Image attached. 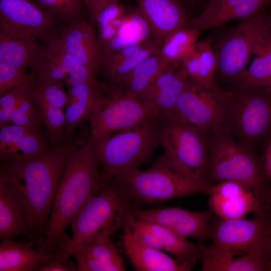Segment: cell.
<instances>
[{"mask_svg": "<svg viewBox=\"0 0 271 271\" xmlns=\"http://www.w3.org/2000/svg\"><path fill=\"white\" fill-rule=\"evenodd\" d=\"M138 204L150 205L191 194H208L212 184L200 180L165 154L146 170L123 171L113 176Z\"/></svg>", "mask_w": 271, "mask_h": 271, "instance_id": "3", "label": "cell"}, {"mask_svg": "<svg viewBox=\"0 0 271 271\" xmlns=\"http://www.w3.org/2000/svg\"><path fill=\"white\" fill-rule=\"evenodd\" d=\"M123 245L130 263L137 271H187L175 259L161 250L138 240L129 226H124Z\"/></svg>", "mask_w": 271, "mask_h": 271, "instance_id": "23", "label": "cell"}, {"mask_svg": "<svg viewBox=\"0 0 271 271\" xmlns=\"http://www.w3.org/2000/svg\"><path fill=\"white\" fill-rule=\"evenodd\" d=\"M100 164L89 141L71 143L43 240L36 249L57 253L70 239L65 230L86 203L103 187Z\"/></svg>", "mask_w": 271, "mask_h": 271, "instance_id": "2", "label": "cell"}, {"mask_svg": "<svg viewBox=\"0 0 271 271\" xmlns=\"http://www.w3.org/2000/svg\"><path fill=\"white\" fill-rule=\"evenodd\" d=\"M268 21H269L270 27H271V17L269 18H268Z\"/></svg>", "mask_w": 271, "mask_h": 271, "instance_id": "50", "label": "cell"}, {"mask_svg": "<svg viewBox=\"0 0 271 271\" xmlns=\"http://www.w3.org/2000/svg\"><path fill=\"white\" fill-rule=\"evenodd\" d=\"M106 96L99 93L88 116L93 142L131 129L156 117L137 96L111 87Z\"/></svg>", "mask_w": 271, "mask_h": 271, "instance_id": "10", "label": "cell"}, {"mask_svg": "<svg viewBox=\"0 0 271 271\" xmlns=\"http://www.w3.org/2000/svg\"><path fill=\"white\" fill-rule=\"evenodd\" d=\"M134 203L124 186L114 177H110L73 219L72 236L56 257L69 259L83 242L93 235L104 230L115 232L124 227L136 208Z\"/></svg>", "mask_w": 271, "mask_h": 271, "instance_id": "4", "label": "cell"}, {"mask_svg": "<svg viewBox=\"0 0 271 271\" xmlns=\"http://www.w3.org/2000/svg\"><path fill=\"white\" fill-rule=\"evenodd\" d=\"M158 118L162 127L161 145L165 154L194 177L210 183L207 131L188 124L172 114Z\"/></svg>", "mask_w": 271, "mask_h": 271, "instance_id": "9", "label": "cell"}, {"mask_svg": "<svg viewBox=\"0 0 271 271\" xmlns=\"http://www.w3.org/2000/svg\"><path fill=\"white\" fill-rule=\"evenodd\" d=\"M65 51L97 76L102 69L103 54L91 25L80 20L60 31L58 37Z\"/></svg>", "mask_w": 271, "mask_h": 271, "instance_id": "18", "label": "cell"}, {"mask_svg": "<svg viewBox=\"0 0 271 271\" xmlns=\"http://www.w3.org/2000/svg\"><path fill=\"white\" fill-rule=\"evenodd\" d=\"M45 12L56 20L69 23L80 20L82 13L80 0H35Z\"/></svg>", "mask_w": 271, "mask_h": 271, "instance_id": "40", "label": "cell"}, {"mask_svg": "<svg viewBox=\"0 0 271 271\" xmlns=\"http://www.w3.org/2000/svg\"><path fill=\"white\" fill-rule=\"evenodd\" d=\"M264 141L266 145L271 144V127Z\"/></svg>", "mask_w": 271, "mask_h": 271, "instance_id": "46", "label": "cell"}, {"mask_svg": "<svg viewBox=\"0 0 271 271\" xmlns=\"http://www.w3.org/2000/svg\"><path fill=\"white\" fill-rule=\"evenodd\" d=\"M114 1H119V0H90L87 10L92 19L94 20L97 14L103 7Z\"/></svg>", "mask_w": 271, "mask_h": 271, "instance_id": "44", "label": "cell"}, {"mask_svg": "<svg viewBox=\"0 0 271 271\" xmlns=\"http://www.w3.org/2000/svg\"><path fill=\"white\" fill-rule=\"evenodd\" d=\"M126 10L119 1H114L105 5L98 13L94 21L98 24L101 46L115 35Z\"/></svg>", "mask_w": 271, "mask_h": 271, "instance_id": "37", "label": "cell"}, {"mask_svg": "<svg viewBox=\"0 0 271 271\" xmlns=\"http://www.w3.org/2000/svg\"><path fill=\"white\" fill-rule=\"evenodd\" d=\"M33 85L26 87L19 97L11 121L17 125L40 130L43 120L31 95Z\"/></svg>", "mask_w": 271, "mask_h": 271, "instance_id": "36", "label": "cell"}, {"mask_svg": "<svg viewBox=\"0 0 271 271\" xmlns=\"http://www.w3.org/2000/svg\"><path fill=\"white\" fill-rule=\"evenodd\" d=\"M225 91L191 80L179 97L172 115L205 131L220 128Z\"/></svg>", "mask_w": 271, "mask_h": 271, "instance_id": "12", "label": "cell"}, {"mask_svg": "<svg viewBox=\"0 0 271 271\" xmlns=\"http://www.w3.org/2000/svg\"><path fill=\"white\" fill-rule=\"evenodd\" d=\"M271 0H210L199 15L191 22L200 32L230 21H243L258 13Z\"/></svg>", "mask_w": 271, "mask_h": 271, "instance_id": "21", "label": "cell"}, {"mask_svg": "<svg viewBox=\"0 0 271 271\" xmlns=\"http://www.w3.org/2000/svg\"><path fill=\"white\" fill-rule=\"evenodd\" d=\"M211 132L209 178L217 183L233 181L246 184L265 203L271 204V178L265 172L263 159L221 128Z\"/></svg>", "mask_w": 271, "mask_h": 271, "instance_id": "5", "label": "cell"}, {"mask_svg": "<svg viewBox=\"0 0 271 271\" xmlns=\"http://www.w3.org/2000/svg\"><path fill=\"white\" fill-rule=\"evenodd\" d=\"M0 128L2 161L18 158L19 152L22 153L21 158H33L42 154L49 148L42 130H33L14 124Z\"/></svg>", "mask_w": 271, "mask_h": 271, "instance_id": "22", "label": "cell"}, {"mask_svg": "<svg viewBox=\"0 0 271 271\" xmlns=\"http://www.w3.org/2000/svg\"><path fill=\"white\" fill-rule=\"evenodd\" d=\"M137 8L161 44L171 33L187 27L189 20L182 0H136Z\"/></svg>", "mask_w": 271, "mask_h": 271, "instance_id": "20", "label": "cell"}, {"mask_svg": "<svg viewBox=\"0 0 271 271\" xmlns=\"http://www.w3.org/2000/svg\"><path fill=\"white\" fill-rule=\"evenodd\" d=\"M161 123L157 117L134 128L90 142L99 161L101 183L119 173L139 169L148 162L161 144Z\"/></svg>", "mask_w": 271, "mask_h": 271, "instance_id": "6", "label": "cell"}, {"mask_svg": "<svg viewBox=\"0 0 271 271\" xmlns=\"http://www.w3.org/2000/svg\"><path fill=\"white\" fill-rule=\"evenodd\" d=\"M145 222L148 227L159 239L163 250L172 254L176 261L184 266L187 271L192 269L200 258L198 245L163 226Z\"/></svg>", "mask_w": 271, "mask_h": 271, "instance_id": "32", "label": "cell"}, {"mask_svg": "<svg viewBox=\"0 0 271 271\" xmlns=\"http://www.w3.org/2000/svg\"><path fill=\"white\" fill-rule=\"evenodd\" d=\"M161 44L156 39L123 48L103 58V68L111 87L119 88L126 77L142 60L158 52Z\"/></svg>", "mask_w": 271, "mask_h": 271, "instance_id": "25", "label": "cell"}, {"mask_svg": "<svg viewBox=\"0 0 271 271\" xmlns=\"http://www.w3.org/2000/svg\"><path fill=\"white\" fill-rule=\"evenodd\" d=\"M200 32L192 26L177 29L163 41L159 52L170 64H180L196 43Z\"/></svg>", "mask_w": 271, "mask_h": 271, "instance_id": "34", "label": "cell"}, {"mask_svg": "<svg viewBox=\"0 0 271 271\" xmlns=\"http://www.w3.org/2000/svg\"><path fill=\"white\" fill-rule=\"evenodd\" d=\"M270 78L271 38L238 78V85L267 87Z\"/></svg>", "mask_w": 271, "mask_h": 271, "instance_id": "35", "label": "cell"}, {"mask_svg": "<svg viewBox=\"0 0 271 271\" xmlns=\"http://www.w3.org/2000/svg\"><path fill=\"white\" fill-rule=\"evenodd\" d=\"M270 37L268 18L259 12L240 21L228 33L216 52L217 70L224 77L238 79L251 55H257Z\"/></svg>", "mask_w": 271, "mask_h": 271, "instance_id": "11", "label": "cell"}, {"mask_svg": "<svg viewBox=\"0 0 271 271\" xmlns=\"http://www.w3.org/2000/svg\"><path fill=\"white\" fill-rule=\"evenodd\" d=\"M21 234L31 240L22 206L0 181V239L8 240Z\"/></svg>", "mask_w": 271, "mask_h": 271, "instance_id": "31", "label": "cell"}, {"mask_svg": "<svg viewBox=\"0 0 271 271\" xmlns=\"http://www.w3.org/2000/svg\"><path fill=\"white\" fill-rule=\"evenodd\" d=\"M267 87L271 90V78L270 79L269 83Z\"/></svg>", "mask_w": 271, "mask_h": 271, "instance_id": "49", "label": "cell"}, {"mask_svg": "<svg viewBox=\"0 0 271 271\" xmlns=\"http://www.w3.org/2000/svg\"><path fill=\"white\" fill-rule=\"evenodd\" d=\"M68 88L66 124L63 142L69 141L77 126L88 117L99 89L94 85L81 83Z\"/></svg>", "mask_w": 271, "mask_h": 271, "instance_id": "30", "label": "cell"}, {"mask_svg": "<svg viewBox=\"0 0 271 271\" xmlns=\"http://www.w3.org/2000/svg\"><path fill=\"white\" fill-rule=\"evenodd\" d=\"M171 65L159 52L152 54L135 66L119 88L138 96Z\"/></svg>", "mask_w": 271, "mask_h": 271, "instance_id": "33", "label": "cell"}, {"mask_svg": "<svg viewBox=\"0 0 271 271\" xmlns=\"http://www.w3.org/2000/svg\"><path fill=\"white\" fill-rule=\"evenodd\" d=\"M36 105L47 128L46 137L52 146L63 143L66 119L62 109L43 104Z\"/></svg>", "mask_w": 271, "mask_h": 271, "instance_id": "39", "label": "cell"}, {"mask_svg": "<svg viewBox=\"0 0 271 271\" xmlns=\"http://www.w3.org/2000/svg\"><path fill=\"white\" fill-rule=\"evenodd\" d=\"M154 39L149 23L138 8H127L115 35L101 46L103 58L123 48Z\"/></svg>", "mask_w": 271, "mask_h": 271, "instance_id": "28", "label": "cell"}, {"mask_svg": "<svg viewBox=\"0 0 271 271\" xmlns=\"http://www.w3.org/2000/svg\"><path fill=\"white\" fill-rule=\"evenodd\" d=\"M209 209L213 215L224 219L245 218L259 212L270 205L265 203L248 185L233 181L212 184L209 190Z\"/></svg>", "mask_w": 271, "mask_h": 271, "instance_id": "14", "label": "cell"}, {"mask_svg": "<svg viewBox=\"0 0 271 271\" xmlns=\"http://www.w3.org/2000/svg\"><path fill=\"white\" fill-rule=\"evenodd\" d=\"M271 127V90L238 85L225 91L220 128L245 147L254 150Z\"/></svg>", "mask_w": 271, "mask_h": 271, "instance_id": "7", "label": "cell"}, {"mask_svg": "<svg viewBox=\"0 0 271 271\" xmlns=\"http://www.w3.org/2000/svg\"><path fill=\"white\" fill-rule=\"evenodd\" d=\"M86 7L87 9L88 8L90 0H80Z\"/></svg>", "mask_w": 271, "mask_h": 271, "instance_id": "47", "label": "cell"}, {"mask_svg": "<svg viewBox=\"0 0 271 271\" xmlns=\"http://www.w3.org/2000/svg\"><path fill=\"white\" fill-rule=\"evenodd\" d=\"M212 38L208 37L196 42L180 63V68L193 81L217 87L214 75L218 67V55L212 46Z\"/></svg>", "mask_w": 271, "mask_h": 271, "instance_id": "27", "label": "cell"}, {"mask_svg": "<svg viewBox=\"0 0 271 271\" xmlns=\"http://www.w3.org/2000/svg\"><path fill=\"white\" fill-rule=\"evenodd\" d=\"M269 210L270 219H271V205H270V206H269Z\"/></svg>", "mask_w": 271, "mask_h": 271, "instance_id": "51", "label": "cell"}, {"mask_svg": "<svg viewBox=\"0 0 271 271\" xmlns=\"http://www.w3.org/2000/svg\"><path fill=\"white\" fill-rule=\"evenodd\" d=\"M184 3H193L196 0H182Z\"/></svg>", "mask_w": 271, "mask_h": 271, "instance_id": "48", "label": "cell"}, {"mask_svg": "<svg viewBox=\"0 0 271 271\" xmlns=\"http://www.w3.org/2000/svg\"><path fill=\"white\" fill-rule=\"evenodd\" d=\"M114 232L104 230L83 242L73 255L78 271H124V261L110 239Z\"/></svg>", "mask_w": 271, "mask_h": 271, "instance_id": "17", "label": "cell"}, {"mask_svg": "<svg viewBox=\"0 0 271 271\" xmlns=\"http://www.w3.org/2000/svg\"><path fill=\"white\" fill-rule=\"evenodd\" d=\"M203 271H264L271 270V265L250 254L236 257L231 253L218 249L211 244L198 245Z\"/></svg>", "mask_w": 271, "mask_h": 271, "instance_id": "29", "label": "cell"}, {"mask_svg": "<svg viewBox=\"0 0 271 271\" xmlns=\"http://www.w3.org/2000/svg\"><path fill=\"white\" fill-rule=\"evenodd\" d=\"M37 77L26 69L0 62L1 96L17 88L34 84Z\"/></svg>", "mask_w": 271, "mask_h": 271, "instance_id": "41", "label": "cell"}, {"mask_svg": "<svg viewBox=\"0 0 271 271\" xmlns=\"http://www.w3.org/2000/svg\"><path fill=\"white\" fill-rule=\"evenodd\" d=\"M30 240L28 243L11 240L0 244V271H33L55 257V253L34 249Z\"/></svg>", "mask_w": 271, "mask_h": 271, "instance_id": "26", "label": "cell"}, {"mask_svg": "<svg viewBox=\"0 0 271 271\" xmlns=\"http://www.w3.org/2000/svg\"><path fill=\"white\" fill-rule=\"evenodd\" d=\"M56 256V255H55ZM75 265L70 259H61L55 257L41 266L39 271H76Z\"/></svg>", "mask_w": 271, "mask_h": 271, "instance_id": "43", "label": "cell"}, {"mask_svg": "<svg viewBox=\"0 0 271 271\" xmlns=\"http://www.w3.org/2000/svg\"><path fill=\"white\" fill-rule=\"evenodd\" d=\"M47 44L38 78L54 81L62 79L68 87L87 83L107 92L109 91L110 87L99 82L91 71L80 64L65 51L58 37H52L47 42Z\"/></svg>", "mask_w": 271, "mask_h": 271, "instance_id": "16", "label": "cell"}, {"mask_svg": "<svg viewBox=\"0 0 271 271\" xmlns=\"http://www.w3.org/2000/svg\"><path fill=\"white\" fill-rule=\"evenodd\" d=\"M29 86H25L17 88L10 92L1 96V128L8 124V123L11 121V118L15 110L17 102L25 88Z\"/></svg>", "mask_w": 271, "mask_h": 271, "instance_id": "42", "label": "cell"}, {"mask_svg": "<svg viewBox=\"0 0 271 271\" xmlns=\"http://www.w3.org/2000/svg\"><path fill=\"white\" fill-rule=\"evenodd\" d=\"M191 80L180 68L171 65L138 96L156 117L168 115Z\"/></svg>", "mask_w": 271, "mask_h": 271, "instance_id": "19", "label": "cell"}, {"mask_svg": "<svg viewBox=\"0 0 271 271\" xmlns=\"http://www.w3.org/2000/svg\"><path fill=\"white\" fill-rule=\"evenodd\" d=\"M45 48L36 40L25 39L0 32V62L27 69L38 76Z\"/></svg>", "mask_w": 271, "mask_h": 271, "instance_id": "24", "label": "cell"}, {"mask_svg": "<svg viewBox=\"0 0 271 271\" xmlns=\"http://www.w3.org/2000/svg\"><path fill=\"white\" fill-rule=\"evenodd\" d=\"M71 143L68 141L53 145L33 158H16L1 163L0 181L22 206L31 240L38 244L44 238Z\"/></svg>", "mask_w": 271, "mask_h": 271, "instance_id": "1", "label": "cell"}, {"mask_svg": "<svg viewBox=\"0 0 271 271\" xmlns=\"http://www.w3.org/2000/svg\"><path fill=\"white\" fill-rule=\"evenodd\" d=\"M56 22L32 0H0L1 31L6 34L47 43L56 36Z\"/></svg>", "mask_w": 271, "mask_h": 271, "instance_id": "13", "label": "cell"}, {"mask_svg": "<svg viewBox=\"0 0 271 271\" xmlns=\"http://www.w3.org/2000/svg\"><path fill=\"white\" fill-rule=\"evenodd\" d=\"M133 214L139 220L163 226L186 239L194 237L202 242L208 238L213 213L210 209L194 212L180 207H162L146 209L136 208Z\"/></svg>", "mask_w": 271, "mask_h": 271, "instance_id": "15", "label": "cell"}, {"mask_svg": "<svg viewBox=\"0 0 271 271\" xmlns=\"http://www.w3.org/2000/svg\"><path fill=\"white\" fill-rule=\"evenodd\" d=\"M31 95L36 104H46L60 109L68 101V95L61 81L37 78L31 89Z\"/></svg>", "mask_w": 271, "mask_h": 271, "instance_id": "38", "label": "cell"}, {"mask_svg": "<svg viewBox=\"0 0 271 271\" xmlns=\"http://www.w3.org/2000/svg\"><path fill=\"white\" fill-rule=\"evenodd\" d=\"M269 206L252 219L211 218L208 238L212 245L234 255L250 254L271 265V219Z\"/></svg>", "mask_w": 271, "mask_h": 271, "instance_id": "8", "label": "cell"}, {"mask_svg": "<svg viewBox=\"0 0 271 271\" xmlns=\"http://www.w3.org/2000/svg\"><path fill=\"white\" fill-rule=\"evenodd\" d=\"M263 162L265 172L271 178V144L266 145Z\"/></svg>", "mask_w": 271, "mask_h": 271, "instance_id": "45", "label": "cell"}]
</instances>
